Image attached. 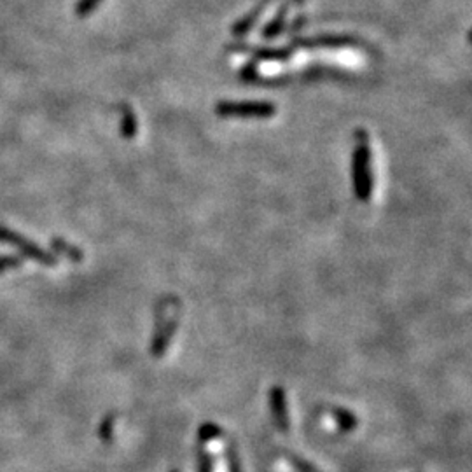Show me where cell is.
I'll return each mask as SVG.
<instances>
[{
    "label": "cell",
    "instance_id": "cell-1",
    "mask_svg": "<svg viewBox=\"0 0 472 472\" xmlns=\"http://www.w3.org/2000/svg\"><path fill=\"white\" fill-rule=\"evenodd\" d=\"M357 147L354 154V179L355 191L359 198L368 199L371 192V173H369V147L368 135L364 132H357Z\"/></svg>",
    "mask_w": 472,
    "mask_h": 472
},
{
    "label": "cell",
    "instance_id": "cell-2",
    "mask_svg": "<svg viewBox=\"0 0 472 472\" xmlns=\"http://www.w3.org/2000/svg\"><path fill=\"white\" fill-rule=\"evenodd\" d=\"M219 116H238V118H271L275 105L270 101H221L216 107Z\"/></svg>",
    "mask_w": 472,
    "mask_h": 472
},
{
    "label": "cell",
    "instance_id": "cell-3",
    "mask_svg": "<svg viewBox=\"0 0 472 472\" xmlns=\"http://www.w3.org/2000/svg\"><path fill=\"white\" fill-rule=\"evenodd\" d=\"M270 2H271V0H264V4L261 2L259 6H257L256 9L252 11V13H249L245 18H243V20H240L238 23L233 25V28H231L233 35H245L247 32H249L250 28H252V25L256 23L257 20H259V16H261V14H263V11L266 9V6Z\"/></svg>",
    "mask_w": 472,
    "mask_h": 472
},
{
    "label": "cell",
    "instance_id": "cell-4",
    "mask_svg": "<svg viewBox=\"0 0 472 472\" xmlns=\"http://www.w3.org/2000/svg\"><path fill=\"white\" fill-rule=\"evenodd\" d=\"M289 6L290 2H285L283 6L278 9L277 16H275V20L271 21L270 25L266 27V30H264L263 37L268 39V41H271V39H275L277 35H280L282 28H283V23H285V16H287V11H289Z\"/></svg>",
    "mask_w": 472,
    "mask_h": 472
},
{
    "label": "cell",
    "instance_id": "cell-5",
    "mask_svg": "<svg viewBox=\"0 0 472 472\" xmlns=\"http://www.w3.org/2000/svg\"><path fill=\"white\" fill-rule=\"evenodd\" d=\"M303 46L306 47H315V46H321V47H340V46H350L354 44V41H352L350 37H317V39H311V41H304L301 42Z\"/></svg>",
    "mask_w": 472,
    "mask_h": 472
},
{
    "label": "cell",
    "instance_id": "cell-6",
    "mask_svg": "<svg viewBox=\"0 0 472 472\" xmlns=\"http://www.w3.org/2000/svg\"><path fill=\"white\" fill-rule=\"evenodd\" d=\"M94 2H97V0H86V2H85V6H82V11H88V9H92V6H93Z\"/></svg>",
    "mask_w": 472,
    "mask_h": 472
}]
</instances>
